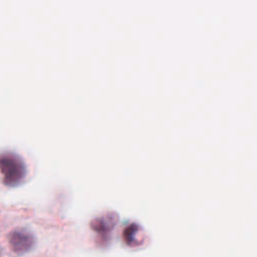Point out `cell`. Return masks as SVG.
<instances>
[{
    "label": "cell",
    "instance_id": "cell-1",
    "mask_svg": "<svg viewBox=\"0 0 257 257\" xmlns=\"http://www.w3.org/2000/svg\"><path fill=\"white\" fill-rule=\"evenodd\" d=\"M0 173L3 176L2 181L5 186L15 187L25 180L27 167L21 156L6 151L0 154Z\"/></svg>",
    "mask_w": 257,
    "mask_h": 257
},
{
    "label": "cell",
    "instance_id": "cell-4",
    "mask_svg": "<svg viewBox=\"0 0 257 257\" xmlns=\"http://www.w3.org/2000/svg\"><path fill=\"white\" fill-rule=\"evenodd\" d=\"M124 244L128 247H139L144 243V232L137 223H131L124 227L121 234Z\"/></svg>",
    "mask_w": 257,
    "mask_h": 257
},
{
    "label": "cell",
    "instance_id": "cell-2",
    "mask_svg": "<svg viewBox=\"0 0 257 257\" xmlns=\"http://www.w3.org/2000/svg\"><path fill=\"white\" fill-rule=\"evenodd\" d=\"M8 244L15 254H25L34 248L36 237L33 232L27 228H14L8 234Z\"/></svg>",
    "mask_w": 257,
    "mask_h": 257
},
{
    "label": "cell",
    "instance_id": "cell-3",
    "mask_svg": "<svg viewBox=\"0 0 257 257\" xmlns=\"http://www.w3.org/2000/svg\"><path fill=\"white\" fill-rule=\"evenodd\" d=\"M117 222L118 215L115 212H106L90 221V229L99 235L98 244L103 245L107 243L108 233L115 227Z\"/></svg>",
    "mask_w": 257,
    "mask_h": 257
}]
</instances>
